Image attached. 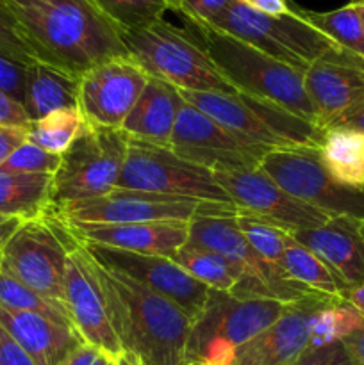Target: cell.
Segmentation results:
<instances>
[{
	"label": "cell",
	"mask_w": 364,
	"mask_h": 365,
	"mask_svg": "<svg viewBox=\"0 0 364 365\" xmlns=\"http://www.w3.org/2000/svg\"><path fill=\"white\" fill-rule=\"evenodd\" d=\"M0 324L27 351L36 365H63L84 342L74 328L4 305H0Z\"/></svg>",
	"instance_id": "cell-23"
},
{
	"label": "cell",
	"mask_w": 364,
	"mask_h": 365,
	"mask_svg": "<svg viewBox=\"0 0 364 365\" xmlns=\"http://www.w3.org/2000/svg\"><path fill=\"white\" fill-rule=\"evenodd\" d=\"M330 299L314 292L288 303L271 327L236 351L232 365H293L310 346L314 317Z\"/></svg>",
	"instance_id": "cell-20"
},
{
	"label": "cell",
	"mask_w": 364,
	"mask_h": 365,
	"mask_svg": "<svg viewBox=\"0 0 364 365\" xmlns=\"http://www.w3.org/2000/svg\"><path fill=\"white\" fill-rule=\"evenodd\" d=\"M77 237L54 212L21 221L0 253V271L63 303L66 260Z\"/></svg>",
	"instance_id": "cell-9"
},
{
	"label": "cell",
	"mask_w": 364,
	"mask_h": 365,
	"mask_svg": "<svg viewBox=\"0 0 364 365\" xmlns=\"http://www.w3.org/2000/svg\"><path fill=\"white\" fill-rule=\"evenodd\" d=\"M61 155L45 152L39 146L25 141L18 146L9 159L0 166L6 173H31V175H54L59 170Z\"/></svg>",
	"instance_id": "cell-36"
},
{
	"label": "cell",
	"mask_w": 364,
	"mask_h": 365,
	"mask_svg": "<svg viewBox=\"0 0 364 365\" xmlns=\"http://www.w3.org/2000/svg\"><path fill=\"white\" fill-rule=\"evenodd\" d=\"M303 86L325 130L364 100V59L338 46L307 68Z\"/></svg>",
	"instance_id": "cell-19"
},
{
	"label": "cell",
	"mask_w": 364,
	"mask_h": 365,
	"mask_svg": "<svg viewBox=\"0 0 364 365\" xmlns=\"http://www.w3.org/2000/svg\"><path fill=\"white\" fill-rule=\"evenodd\" d=\"M332 127H345L352 128V130H359L364 134V100L360 103H357L352 110L345 114V116L339 118ZM330 128V127H328Z\"/></svg>",
	"instance_id": "cell-46"
},
{
	"label": "cell",
	"mask_w": 364,
	"mask_h": 365,
	"mask_svg": "<svg viewBox=\"0 0 364 365\" xmlns=\"http://www.w3.org/2000/svg\"><path fill=\"white\" fill-rule=\"evenodd\" d=\"M148 75L128 56L114 57L79 78V110L91 127L118 128L138 102Z\"/></svg>",
	"instance_id": "cell-18"
},
{
	"label": "cell",
	"mask_w": 364,
	"mask_h": 365,
	"mask_svg": "<svg viewBox=\"0 0 364 365\" xmlns=\"http://www.w3.org/2000/svg\"><path fill=\"white\" fill-rule=\"evenodd\" d=\"M357 7V13H359L360 24H363V31H364V0H352Z\"/></svg>",
	"instance_id": "cell-51"
},
{
	"label": "cell",
	"mask_w": 364,
	"mask_h": 365,
	"mask_svg": "<svg viewBox=\"0 0 364 365\" xmlns=\"http://www.w3.org/2000/svg\"><path fill=\"white\" fill-rule=\"evenodd\" d=\"M84 116L79 109H59L39 120L31 121L27 127V141L45 152L63 155L75 139L86 130Z\"/></svg>",
	"instance_id": "cell-30"
},
{
	"label": "cell",
	"mask_w": 364,
	"mask_h": 365,
	"mask_svg": "<svg viewBox=\"0 0 364 365\" xmlns=\"http://www.w3.org/2000/svg\"><path fill=\"white\" fill-rule=\"evenodd\" d=\"M0 127H2V125H0Z\"/></svg>",
	"instance_id": "cell-54"
},
{
	"label": "cell",
	"mask_w": 364,
	"mask_h": 365,
	"mask_svg": "<svg viewBox=\"0 0 364 365\" xmlns=\"http://www.w3.org/2000/svg\"><path fill=\"white\" fill-rule=\"evenodd\" d=\"M0 365H36L24 348L0 324Z\"/></svg>",
	"instance_id": "cell-41"
},
{
	"label": "cell",
	"mask_w": 364,
	"mask_h": 365,
	"mask_svg": "<svg viewBox=\"0 0 364 365\" xmlns=\"http://www.w3.org/2000/svg\"><path fill=\"white\" fill-rule=\"evenodd\" d=\"M168 148L213 173L257 170L271 150L250 145L182 98Z\"/></svg>",
	"instance_id": "cell-14"
},
{
	"label": "cell",
	"mask_w": 364,
	"mask_h": 365,
	"mask_svg": "<svg viewBox=\"0 0 364 365\" xmlns=\"http://www.w3.org/2000/svg\"><path fill=\"white\" fill-rule=\"evenodd\" d=\"M209 25L248 43L300 73H305L314 61L338 48L334 41L295 9L284 14H264L234 0Z\"/></svg>",
	"instance_id": "cell-8"
},
{
	"label": "cell",
	"mask_w": 364,
	"mask_h": 365,
	"mask_svg": "<svg viewBox=\"0 0 364 365\" xmlns=\"http://www.w3.org/2000/svg\"><path fill=\"white\" fill-rule=\"evenodd\" d=\"M348 348L355 365H364V324L343 341Z\"/></svg>",
	"instance_id": "cell-47"
},
{
	"label": "cell",
	"mask_w": 364,
	"mask_h": 365,
	"mask_svg": "<svg viewBox=\"0 0 364 365\" xmlns=\"http://www.w3.org/2000/svg\"><path fill=\"white\" fill-rule=\"evenodd\" d=\"M0 50L25 64L39 63L20 24L4 0H0Z\"/></svg>",
	"instance_id": "cell-37"
},
{
	"label": "cell",
	"mask_w": 364,
	"mask_h": 365,
	"mask_svg": "<svg viewBox=\"0 0 364 365\" xmlns=\"http://www.w3.org/2000/svg\"><path fill=\"white\" fill-rule=\"evenodd\" d=\"M189 25L236 91L277 103L295 116L318 125L316 109L303 86V73L211 25Z\"/></svg>",
	"instance_id": "cell-3"
},
{
	"label": "cell",
	"mask_w": 364,
	"mask_h": 365,
	"mask_svg": "<svg viewBox=\"0 0 364 365\" xmlns=\"http://www.w3.org/2000/svg\"><path fill=\"white\" fill-rule=\"evenodd\" d=\"M259 168L278 187L328 216L364 220V191L335 182L321 163L318 148L273 150L264 155Z\"/></svg>",
	"instance_id": "cell-13"
},
{
	"label": "cell",
	"mask_w": 364,
	"mask_h": 365,
	"mask_svg": "<svg viewBox=\"0 0 364 365\" xmlns=\"http://www.w3.org/2000/svg\"><path fill=\"white\" fill-rule=\"evenodd\" d=\"M238 212L239 210L203 212L189 221L188 241L218 253L238 271L239 280L228 294L248 299H277L282 303L298 302L314 294L250 248L238 225Z\"/></svg>",
	"instance_id": "cell-7"
},
{
	"label": "cell",
	"mask_w": 364,
	"mask_h": 365,
	"mask_svg": "<svg viewBox=\"0 0 364 365\" xmlns=\"http://www.w3.org/2000/svg\"><path fill=\"white\" fill-rule=\"evenodd\" d=\"M364 324L360 314L345 299H330L325 303L313 321L309 348H321L332 342L345 341L348 335Z\"/></svg>",
	"instance_id": "cell-33"
},
{
	"label": "cell",
	"mask_w": 364,
	"mask_h": 365,
	"mask_svg": "<svg viewBox=\"0 0 364 365\" xmlns=\"http://www.w3.org/2000/svg\"><path fill=\"white\" fill-rule=\"evenodd\" d=\"M300 13L330 41L346 52H352L364 59V31L355 4L348 2L339 9L327 11V13H316V11H300Z\"/></svg>",
	"instance_id": "cell-31"
},
{
	"label": "cell",
	"mask_w": 364,
	"mask_h": 365,
	"mask_svg": "<svg viewBox=\"0 0 364 365\" xmlns=\"http://www.w3.org/2000/svg\"><path fill=\"white\" fill-rule=\"evenodd\" d=\"M321 163L335 182L364 191V134L345 127L323 130L320 146Z\"/></svg>",
	"instance_id": "cell-26"
},
{
	"label": "cell",
	"mask_w": 364,
	"mask_h": 365,
	"mask_svg": "<svg viewBox=\"0 0 364 365\" xmlns=\"http://www.w3.org/2000/svg\"><path fill=\"white\" fill-rule=\"evenodd\" d=\"M282 269L296 284L303 285L316 294L328 296L334 299H345V292L348 289L338 280L334 273L325 266L321 259H318L310 250L300 245L295 239H289L284 250Z\"/></svg>",
	"instance_id": "cell-28"
},
{
	"label": "cell",
	"mask_w": 364,
	"mask_h": 365,
	"mask_svg": "<svg viewBox=\"0 0 364 365\" xmlns=\"http://www.w3.org/2000/svg\"><path fill=\"white\" fill-rule=\"evenodd\" d=\"M63 302L75 331L86 344L102 349L113 359L123 353L111 324L95 260L79 239L68 253Z\"/></svg>",
	"instance_id": "cell-16"
},
{
	"label": "cell",
	"mask_w": 364,
	"mask_h": 365,
	"mask_svg": "<svg viewBox=\"0 0 364 365\" xmlns=\"http://www.w3.org/2000/svg\"><path fill=\"white\" fill-rule=\"evenodd\" d=\"M54 175L0 171V216L36 220L52 207Z\"/></svg>",
	"instance_id": "cell-27"
},
{
	"label": "cell",
	"mask_w": 364,
	"mask_h": 365,
	"mask_svg": "<svg viewBox=\"0 0 364 365\" xmlns=\"http://www.w3.org/2000/svg\"><path fill=\"white\" fill-rule=\"evenodd\" d=\"M236 217H238V225L241 228L250 248L261 259L266 260L268 264L282 269L284 250L288 246L291 235L282 230V228L275 227V225L268 223V221L261 220V217L253 216V214L245 212V210H239Z\"/></svg>",
	"instance_id": "cell-34"
},
{
	"label": "cell",
	"mask_w": 364,
	"mask_h": 365,
	"mask_svg": "<svg viewBox=\"0 0 364 365\" xmlns=\"http://www.w3.org/2000/svg\"><path fill=\"white\" fill-rule=\"evenodd\" d=\"M345 302H348L364 319V284L348 289L345 292Z\"/></svg>",
	"instance_id": "cell-48"
},
{
	"label": "cell",
	"mask_w": 364,
	"mask_h": 365,
	"mask_svg": "<svg viewBox=\"0 0 364 365\" xmlns=\"http://www.w3.org/2000/svg\"><path fill=\"white\" fill-rule=\"evenodd\" d=\"M128 57L148 77L159 78L181 91L238 93L220 73L195 36L181 31L164 18L121 32Z\"/></svg>",
	"instance_id": "cell-5"
},
{
	"label": "cell",
	"mask_w": 364,
	"mask_h": 365,
	"mask_svg": "<svg viewBox=\"0 0 364 365\" xmlns=\"http://www.w3.org/2000/svg\"><path fill=\"white\" fill-rule=\"evenodd\" d=\"M114 365H143L141 360L131 351H123L120 356L114 359Z\"/></svg>",
	"instance_id": "cell-50"
},
{
	"label": "cell",
	"mask_w": 364,
	"mask_h": 365,
	"mask_svg": "<svg viewBox=\"0 0 364 365\" xmlns=\"http://www.w3.org/2000/svg\"><path fill=\"white\" fill-rule=\"evenodd\" d=\"M239 2L264 14H284L291 11L288 0H239Z\"/></svg>",
	"instance_id": "cell-45"
},
{
	"label": "cell",
	"mask_w": 364,
	"mask_h": 365,
	"mask_svg": "<svg viewBox=\"0 0 364 365\" xmlns=\"http://www.w3.org/2000/svg\"><path fill=\"white\" fill-rule=\"evenodd\" d=\"M6 220H9V217H4V216H0V223H2V221H6Z\"/></svg>",
	"instance_id": "cell-53"
},
{
	"label": "cell",
	"mask_w": 364,
	"mask_h": 365,
	"mask_svg": "<svg viewBox=\"0 0 364 365\" xmlns=\"http://www.w3.org/2000/svg\"><path fill=\"white\" fill-rule=\"evenodd\" d=\"M100 13L109 18L120 32L146 27L164 18L166 4L161 0H91Z\"/></svg>",
	"instance_id": "cell-35"
},
{
	"label": "cell",
	"mask_w": 364,
	"mask_h": 365,
	"mask_svg": "<svg viewBox=\"0 0 364 365\" xmlns=\"http://www.w3.org/2000/svg\"><path fill=\"white\" fill-rule=\"evenodd\" d=\"M20 223L21 220H18V217H9V220L0 223V253H2L4 246H6L7 241H9L11 235L14 234V230L20 227Z\"/></svg>",
	"instance_id": "cell-49"
},
{
	"label": "cell",
	"mask_w": 364,
	"mask_h": 365,
	"mask_svg": "<svg viewBox=\"0 0 364 365\" xmlns=\"http://www.w3.org/2000/svg\"><path fill=\"white\" fill-rule=\"evenodd\" d=\"M128 138L118 128L88 125L74 145L61 155L52 178V207L98 198L113 191L120 178Z\"/></svg>",
	"instance_id": "cell-10"
},
{
	"label": "cell",
	"mask_w": 364,
	"mask_h": 365,
	"mask_svg": "<svg viewBox=\"0 0 364 365\" xmlns=\"http://www.w3.org/2000/svg\"><path fill=\"white\" fill-rule=\"evenodd\" d=\"M29 123L31 120L24 107L0 91V125L2 127H27Z\"/></svg>",
	"instance_id": "cell-43"
},
{
	"label": "cell",
	"mask_w": 364,
	"mask_h": 365,
	"mask_svg": "<svg viewBox=\"0 0 364 365\" xmlns=\"http://www.w3.org/2000/svg\"><path fill=\"white\" fill-rule=\"evenodd\" d=\"M27 127H0V166L18 146L27 141Z\"/></svg>",
	"instance_id": "cell-44"
},
{
	"label": "cell",
	"mask_w": 364,
	"mask_h": 365,
	"mask_svg": "<svg viewBox=\"0 0 364 365\" xmlns=\"http://www.w3.org/2000/svg\"><path fill=\"white\" fill-rule=\"evenodd\" d=\"M84 245H100L145 255L173 257L188 242L189 223L157 221L132 225H68Z\"/></svg>",
	"instance_id": "cell-22"
},
{
	"label": "cell",
	"mask_w": 364,
	"mask_h": 365,
	"mask_svg": "<svg viewBox=\"0 0 364 365\" xmlns=\"http://www.w3.org/2000/svg\"><path fill=\"white\" fill-rule=\"evenodd\" d=\"M182 98L250 145L268 150L318 148L323 128L302 120L284 107L243 93L181 91Z\"/></svg>",
	"instance_id": "cell-4"
},
{
	"label": "cell",
	"mask_w": 364,
	"mask_h": 365,
	"mask_svg": "<svg viewBox=\"0 0 364 365\" xmlns=\"http://www.w3.org/2000/svg\"><path fill=\"white\" fill-rule=\"evenodd\" d=\"M84 246L100 266L123 274L156 294L170 299L191 321H195L206 307L211 289L186 273L170 257L145 255L100 245Z\"/></svg>",
	"instance_id": "cell-15"
},
{
	"label": "cell",
	"mask_w": 364,
	"mask_h": 365,
	"mask_svg": "<svg viewBox=\"0 0 364 365\" xmlns=\"http://www.w3.org/2000/svg\"><path fill=\"white\" fill-rule=\"evenodd\" d=\"M161 2L166 4L168 9H173V11H177L178 6H181V0H161Z\"/></svg>",
	"instance_id": "cell-52"
},
{
	"label": "cell",
	"mask_w": 364,
	"mask_h": 365,
	"mask_svg": "<svg viewBox=\"0 0 364 365\" xmlns=\"http://www.w3.org/2000/svg\"><path fill=\"white\" fill-rule=\"evenodd\" d=\"M63 365H114V359L102 349L89 346L82 342L66 360Z\"/></svg>",
	"instance_id": "cell-42"
},
{
	"label": "cell",
	"mask_w": 364,
	"mask_h": 365,
	"mask_svg": "<svg viewBox=\"0 0 364 365\" xmlns=\"http://www.w3.org/2000/svg\"><path fill=\"white\" fill-rule=\"evenodd\" d=\"M288 303L277 299L236 298L209 291L206 307L193 321L186 365H232L236 351L275 323Z\"/></svg>",
	"instance_id": "cell-6"
},
{
	"label": "cell",
	"mask_w": 364,
	"mask_h": 365,
	"mask_svg": "<svg viewBox=\"0 0 364 365\" xmlns=\"http://www.w3.org/2000/svg\"><path fill=\"white\" fill-rule=\"evenodd\" d=\"M116 187L236 207L213 171L184 160L168 146L138 139H128Z\"/></svg>",
	"instance_id": "cell-11"
},
{
	"label": "cell",
	"mask_w": 364,
	"mask_h": 365,
	"mask_svg": "<svg viewBox=\"0 0 364 365\" xmlns=\"http://www.w3.org/2000/svg\"><path fill=\"white\" fill-rule=\"evenodd\" d=\"M39 63L81 78L114 57L128 56L121 32L91 0H4Z\"/></svg>",
	"instance_id": "cell-1"
},
{
	"label": "cell",
	"mask_w": 364,
	"mask_h": 365,
	"mask_svg": "<svg viewBox=\"0 0 364 365\" xmlns=\"http://www.w3.org/2000/svg\"><path fill=\"white\" fill-rule=\"evenodd\" d=\"M0 305L7 307V309L20 310V312L38 314V316L54 321V323L74 328L70 314H68L66 307L63 303L56 302L49 296H43L41 292L27 287V285L18 282L16 278L9 277L4 271H0Z\"/></svg>",
	"instance_id": "cell-32"
},
{
	"label": "cell",
	"mask_w": 364,
	"mask_h": 365,
	"mask_svg": "<svg viewBox=\"0 0 364 365\" xmlns=\"http://www.w3.org/2000/svg\"><path fill=\"white\" fill-rule=\"evenodd\" d=\"M293 365H355V362L345 342L339 341L321 348H307Z\"/></svg>",
	"instance_id": "cell-39"
},
{
	"label": "cell",
	"mask_w": 364,
	"mask_h": 365,
	"mask_svg": "<svg viewBox=\"0 0 364 365\" xmlns=\"http://www.w3.org/2000/svg\"><path fill=\"white\" fill-rule=\"evenodd\" d=\"M218 184L231 196L239 210L253 214L289 235L295 232L316 228L328 220V214L303 203L278 187L261 168L245 171L214 173Z\"/></svg>",
	"instance_id": "cell-17"
},
{
	"label": "cell",
	"mask_w": 364,
	"mask_h": 365,
	"mask_svg": "<svg viewBox=\"0 0 364 365\" xmlns=\"http://www.w3.org/2000/svg\"><path fill=\"white\" fill-rule=\"evenodd\" d=\"M239 210L238 207L177 196L156 195L146 191L118 189L98 198L75 202L50 212L66 225H132L157 223V221H189L196 214Z\"/></svg>",
	"instance_id": "cell-12"
},
{
	"label": "cell",
	"mask_w": 364,
	"mask_h": 365,
	"mask_svg": "<svg viewBox=\"0 0 364 365\" xmlns=\"http://www.w3.org/2000/svg\"><path fill=\"white\" fill-rule=\"evenodd\" d=\"M181 103L182 96L175 86L148 77L138 102L125 118L120 130L128 139L168 146Z\"/></svg>",
	"instance_id": "cell-24"
},
{
	"label": "cell",
	"mask_w": 364,
	"mask_h": 365,
	"mask_svg": "<svg viewBox=\"0 0 364 365\" xmlns=\"http://www.w3.org/2000/svg\"><path fill=\"white\" fill-rule=\"evenodd\" d=\"M171 260L211 291L232 292L239 280L238 271L228 260L189 241L171 257Z\"/></svg>",
	"instance_id": "cell-29"
},
{
	"label": "cell",
	"mask_w": 364,
	"mask_h": 365,
	"mask_svg": "<svg viewBox=\"0 0 364 365\" xmlns=\"http://www.w3.org/2000/svg\"><path fill=\"white\" fill-rule=\"evenodd\" d=\"M29 68L31 64L21 63L0 50V91L20 103L21 107H24L25 91H27Z\"/></svg>",
	"instance_id": "cell-38"
},
{
	"label": "cell",
	"mask_w": 364,
	"mask_h": 365,
	"mask_svg": "<svg viewBox=\"0 0 364 365\" xmlns=\"http://www.w3.org/2000/svg\"><path fill=\"white\" fill-rule=\"evenodd\" d=\"M338 277L346 289L364 284V220L330 216L323 225L291 234Z\"/></svg>",
	"instance_id": "cell-21"
},
{
	"label": "cell",
	"mask_w": 364,
	"mask_h": 365,
	"mask_svg": "<svg viewBox=\"0 0 364 365\" xmlns=\"http://www.w3.org/2000/svg\"><path fill=\"white\" fill-rule=\"evenodd\" d=\"M24 109L31 121L54 110L79 109V78L50 64H31Z\"/></svg>",
	"instance_id": "cell-25"
},
{
	"label": "cell",
	"mask_w": 364,
	"mask_h": 365,
	"mask_svg": "<svg viewBox=\"0 0 364 365\" xmlns=\"http://www.w3.org/2000/svg\"><path fill=\"white\" fill-rule=\"evenodd\" d=\"M234 0H181L177 13H181L188 24L209 25Z\"/></svg>",
	"instance_id": "cell-40"
},
{
	"label": "cell",
	"mask_w": 364,
	"mask_h": 365,
	"mask_svg": "<svg viewBox=\"0 0 364 365\" xmlns=\"http://www.w3.org/2000/svg\"><path fill=\"white\" fill-rule=\"evenodd\" d=\"M95 260V259H93ZM107 312L123 351L143 365H186L193 321L175 303L95 260Z\"/></svg>",
	"instance_id": "cell-2"
}]
</instances>
